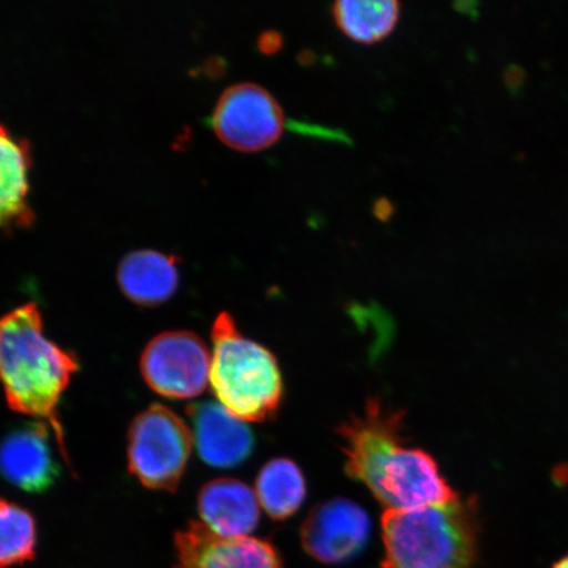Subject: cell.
<instances>
[{"label":"cell","mask_w":568,"mask_h":568,"mask_svg":"<svg viewBox=\"0 0 568 568\" xmlns=\"http://www.w3.org/2000/svg\"><path fill=\"white\" fill-rule=\"evenodd\" d=\"M404 415L379 399L338 429L346 473L364 483L386 509H407L457 500L459 495L430 454L407 446Z\"/></svg>","instance_id":"6da1fadb"},{"label":"cell","mask_w":568,"mask_h":568,"mask_svg":"<svg viewBox=\"0 0 568 568\" xmlns=\"http://www.w3.org/2000/svg\"><path fill=\"white\" fill-rule=\"evenodd\" d=\"M78 371L75 355L45 336L38 304L20 305L0 317V385L7 403L12 410L51 425L69 466L59 404Z\"/></svg>","instance_id":"7a4b0ae2"},{"label":"cell","mask_w":568,"mask_h":568,"mask_svg":"<svg viewBox=\"0 0 568 568\" xmlns=\"http://www.w3.org/2000/svg\"><path fill=\"white\" fill-rule=\"evenodd\" d=\"M475 497L429 506L386 509L382 568H473L479 549Z\"/></svg>","instance_id":"3957f363"},{"label":"cell","mask_w":568,"mask_h":568,"mask_svg":"<svg viewBox=\"0 0 568 568\" xmlns=\"http://www.w3.org/2000/svg\"><path fill=\"white\" fill-rule=\"evenodd\" d=\"M212 344L210 381L219 403L241 422L260 423L273 417L283 397L275 355L241 335L226 312L213 323Z\"/></svg>","instance_id":"277c9868"},{"label":"cell","mask_w":568,"mask_h":568,"mask_svg":"<svg viewBox=\"0 0 568 568\" xmlns=\"http://www.w3.org/2000/svg\"><path fill=\"white\" fill-rule=\"evenodd\" d=\"M193 444L189 425L172 409L153 404L134 418L128 433V470L149 489L175 493Z\"/></svg>","instance_id":"5b68a950"},{"label":"cell","mask_w":568,"mask_h":568,"mask_svg":"<svg viewBox=\"0 0 568 568\" xmlns=\"http://www.w3.org/2000/svg\"><path fill=\"white\" fill-rule=\"evenodd\" d=\"M211 358L207 345L195 333L165 332L146 345L140 371L154 393L169 399H194L209 385Z\"/></svg>","instance_id":"8992f818"},{"label":"cell","mask_w":568,"mask_h":568,"mask_svg":"<svg viewBox=\"0 0 568 568\" xmlns=\"http://www.w3.org/2000/svg\"><path fill=\"white\" fill-rule=\"evenodd\" d=\"M212 128L225 145L260 152L275 144L284 131V113L275 97L257 83H237L219 98Z\"/></svg>","instance_id":"52a82bcc"},{"label":"cell","mask_w":568,"mask_h":568,"mask_svg":"<svg viewBox=\"0 0 568 568\" xmlns=\"http://www.w3.org/2000/svg\"><path fill=\"white\" fill-rule=\"evenodd\" d=\"M176 568H282L274 546L254 537H223L190 523L174 538Z\"/></svg>","instance_id":"ba28073f"},{"label":"cell","mask_w":568,"mask_h":568,"mask_svg":"<svg viewBox=\"0 0 568 568\" xmlns=\"http://www.w3.org/2000/svg\"><path fill=\"white\" fill-rule=\"evenodd\" d=\"M371 528V518L358 504L347 499L325 501L305 518L303 548L320 562H346L365 548Z\"/></svg>","instance_id":"9c48e42d"},{"label":"cell","mask_w":568,"mask_h":568,"mask_svg":"<svg viewBox=\"0 0 568 568\" xmlns=\"http://www.w3.org/2000/svg\"><path fill=\"white\" fill-rule=\"evenodd\" d=\"M0 474L28 494H42L60 477L48 425L34 422L12 430L0 443Z\"/></svg>","instance_id":"30bf717a"},{"label":"cell","mask_w":568,"mask_h":568,"mask_svg":"<svg viewBox=\"0 0 568 568\" xmlns=\"http://www.w3.org/2000/svg\"><path fill=\"white\" fill-rule=\"evenodd\" d=\"M187 410L194 425V442L205 464L229 468L251 456L254 445L251 429L222 404L197 403Z\"/></svg>","instance_id":"8fae6325"},{"label":"cell","mask_w":568,"mask_h":568,"mask_svg":"<svg viewBox=\"0 0 568 568\" xmlns=\"http://www.w3.org/2000/svg\"><path fill=\"white\" fill-rule=\"evenodd\" d=\"M202 523L223 537H248L260 521V501L254 489L236 479H216L199 493Z\"/></svg>","instance_id":"7c38bea8"},{"label":"cell","mask_w":568,"mask_h":568,"mask_svg":"<svg viewBox=\"0 0 568 568\" xmlns=\"http://www.w3.org/2000/svg\"><path fill=\"white\" fill-rule=\"evenodd\" d=\"M119 286L141 307H155L175 294L180 270L175 255L139 248L124 255L118 268Z\"/></svg>","instance_id":"4fadbf2b"},{"label":"cell","mask_w":568,"mask_h":568,"mask_svg":"<svg viewBox=\"0 0 568 568\" xmlns=\"http://www.w3.org/2000/svg\"><path fill=\"white\" fill-rule=\"evenodd\" d=\"M31 149L24 139L13 136L0 124V230L30 225Z\"/></svg>","instance_id":"5bb4252c"},{"label":"cell","mask_w":568,"mask_h":568,"mask_svg":"<svg viewBox=\"0 0 568 568\" xmlns=\"http://www.w3.org/2000/svg\"><path fill=\"white\" fill-rule=\"evenodd\" d=\"M402 4L396 0H339L332 17L341 32L359 44L386 39L400 19Z\"/></svg>","instance_id":"9a60e30c"},{"label":"cell","mask_w":568,"mask_h":568,"mask_svg":"<svg viewBox=\"0 0 568 568\" xmlns=\"http://www.w3.org/2000/svg\"><path fill=\"white\" fill-rule=\"evenodd\" d=\"M305 480L295 462L287 458L270 460L255 481L260 506L274 520H286L302 507L305 499Z\"/></svg>","instance_id":"2e32d148"},{"label":"cell","mask_w":568,"mask_h":568,"mask_svg":"<svg viewBox=\"0 0 568 568\" xmlns=\"http://www.w3.org/2000/svg\"><path fill=\"white\" fill-rule=\"evenodd\" d=\"M38 525L30 510L0 499V568L21 566L36 557Z\"/></svg>","instance_id":"e0dca14e"},{"label":"cell","mask_w":568,"mask_h":568,"mask_svg":"<svg viewBox=\"0 0 568 568\" xmlns=\"http://www.w3.org/2000/svg\"><path fill=\"white\" fill-rule=\"evenodd\" d=\"M257 45L262 54L273 55L283 48V36L276 31L262 32Z\"/></svg>","instance_id":"ac0fdd59"},{"label":"cell","mask_w":568,"mask_h":568,"mask_svg":"<svg viewBox=\"0 0 568 568\" xmlns=\"http://www.w3.org/2000/svg\"><path fill=\"white\" fill-rule=\"evenodd\" d=\"M373 211L379 220H388L393 216L394 205L387 199H381V201H376L374 204Z\"/></svg>","instance_id":"d6986e66"},{"label":"cell","mask_w":568,"mask_h":568,"mask_svg":"<svg viewBox=\"0 0 568 568\" xmlns=\"http://www.w3.org/2000/svg\"><path fill=\"white\" fill-rule=\"evenodd\" d=\"M552 568H568V554L564 558H560Z\"/></svg>","instance_id":"ffe728a7"}]
</instances>
